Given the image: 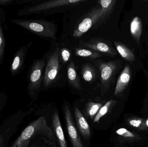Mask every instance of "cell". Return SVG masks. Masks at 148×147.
<instances>
[{"instance_id":"obj_1","label":"cell","mask_w":148,"mask_h":147,"mask_svg":"<svg viewBox=\"0 0 148 147\" xmlns=\"http://www.w3.org/2000/svg\"><path fill=\"white\" fill-rule=\"evenodd\" d=\"M37 137L51 147H56V139L54 133L42 116L30 123L9 147H27L32 140Z\"/></svg>"},{"instance_id":"obj_2","label":"cell","mask_w":148,"mask_h":147,"mask_svg":"<svg viewBox=\"0 0 148 147\" xmlns=\"http://www.w3.org/2000/svg\"><path fill=\"white\" fill-rule=\"evenodd\" d=\"M10 22L42 39L48 40L57 39V26L52 22L36 19H11Z\"/></svg>"},{"instance_id":"obj_3","label":"cell","mask_w":148,"mask_h":147,"mask_svg":"<svg viewBox=\"0 0 148 147\" xmlns=\"http://www.w3.org/2000/svg\"><path fill=\"white\" fill-rule=\"evenodd\" d=\"M89 60L100 71L101 93L103 96L114 83L116 75L121 68L122 62L120 59L108 62L100 59Z\"/></svg>"},{"instance_id":"obj_4","label":"cell","mask_w":148,"mask_h":147,"mask_svg":"<svg viewBox=\"0 0 148 147\" xmlns=\"http://www.w3.org/2000/svg\"><path fill=\"white\" fill-rule=\"evenodd\" d=\"M46 63L43 59L34 60L29 68L27 75V91L31 99H36L43 83Z\"/></svg>"},{"instance_id":"obj_5","label":"cell","mask_w":148,"mask_h":147,"mask_svg":"<svg viewBox=\"0 0 148 147\" xmlns=\"http://www.w3.org/2000/svg\"><path fill=\"white\" fill-rule=\"evenodd\" d=\"M27 115L23 110H17L6 118L0 125V147H9L11 138Z\"/></svg>"},{"instance_id":"obj_6","label":"cell","mask_w":148,"mask_h":147,"mask_svg":"<svg viewBox=\"0 0 148 147\" xmlns=\"http://www.w3.org/2000/svg\"><path fill=\"white\" fill-rule=\"evenodd\" d=\"M60 51V48L57 47L48 55L43 79V85L46 88L51 86L57 80L62 62Z\"/></svg>"},{"instance_id":"obj_7","label":"cell","mask_w":148,"mask_h":147,"mask_svg":"<svg viewBox=\"0 0 148 147\" xmlns=\"http://www.w3.org/2000/svg\"><path fill=\"white\" fill-rule=\"evenodd\" d=\"M85 1V0H53L48 1L42 3L34 4L21 9L18 11L17 15L19 16H23L33 14L47 9L75 5Z\"/></svg>"},{"instance_id":"obj_8","label":"cell","mask_w":148,"mask_h":147,"mask_svg":"<svg viewBox=\"0 0 148 147\" xmlns=\"http://www.w3.org/2000/svg\"><path fill=\"white\" fill-rule=\"evenodd\" d=\"M101 13V7L99 4H98L92 8L86 14L85 18L74 30V37L80 38L91 28L93 29H95Z\"/></svg>"},{"instance_id":"obj_9","label":"cell","mask_w":148,"mask_h":147,"mask_svg":"<svg viewBox=\"0 0 148 147\" xmlns=\"http://www.w3.org/2000/svg\"><path fill=\"white\" fill-rule=\"evenodd\" d=\"M79 46L109 57H114L118 54L117 51L109 44L108 41L100 38H92L87 41H81Z\"/></svg>"},{"instance_id":"obj_10","label":"cell","mask_w":148,"mask_h":147,"mask_svg":"<svg viewBox=\"0 0 148 147\" xmlns=\"http://www.w3.org/2000/svg\"><path fill=\"white\" fill-rule=\"evenodd\" d=\"M32 43L33 41H31L26 45H23L15 53L10 69V74L13 77L17 76L24 69L26 56Z\"/></svg>"},{"instance_id":"obj_11","label":"cell","mask_w":148,"mask_h":147,"mask_svg":"<svg viewBox=\"0 0 148 147\" xmlns=\"http://www.w3.org/2000/svg\"><path fill=\"white\" fill-rule=\"evenodd\" d=\"M132 69L128 64L124 66L116 82L114 92L115 96L122 97L132 78Z\"/></svg>"},{"instance_id":"obj_12","label":"cell","mask_w":148,"mask_h":147,"mask_svg":"<svg viewBox=\"0 0 148 147\" xmlns=\"http://www.w3.org/2000/svg\"><path fill=\"white\" fill-rule=\"evenodd\" d=\"M64 114L66 123L67 129L72 145L73 147H84L73 121L72 113L69 107L67 105L64 108Z\"/></svg>"},{"instance_id":"obj_13","label":"cell","mask_w":148,"mask_h":147,"mask_svg":"<svg viewBox=\"0 0 148 147\" xmlns=\"http://www.w3.org/2000/svg\"><path fill=\"white\" fill-rule=\"evenodd\" d=\"M116 2V0H101L97 1L98 4L101 7L102 13L96 25L95 29L97 28L100 25L106 23L113 13Z\"/></svg>"},{"instance_id":"obj_14","label":"cell","mask_w":148,"mask_h":147,"mask_svg":"<svg viewBox=\"0 0 148 147\" xmlns=\"http://www.w3.org/2000/svg\"><path fill=\"white\" fill-rule=\"evenodd\" d=\"M52 126L54 133L57 138L60 146L68 147L57 111H56L52 115Z\"/></svg>"},{"instance_id":"obj_15","label":"cell","mask_w":148,"mask_h":147,"mask_svg":"<svg viewBox=\"0 0 148 147\" xmlns=\"http://www.w3.org/2000/svg\"><path fill=\"white\" fill-rule=\"evenodd\" d=\"M74 112L77 127L83 138L88 140L91 135L89 125L78 108L75 107Z\"/></svg>"},{"instance_id":"obj_16","label":"cell","mask_w":148,"mask_h":147,"mask_svg":"<svg viewBox=\"0 0 148 147\" xmlns=\"http://www.w3.org/2000/svg\"><path fill=\"white\" fill-rule=\"evenodd\" d=\"M67 76L69 83L72 87L76 89H82L80 78L77 74L75 63L73 60H70L68 65Z\"/></svg>"},{"instance_id":"obj_17","label":"cell","mask_w":148,"mask_h":147,"mask_svg":"<svg viewBox=\"0 0 148 147\" xmlns=\"http://www.w3.org/2000/svg\"><path fill=\"white\" fill-rule=\"evenodd\" d=\"M130 31L133 39L139 45L143 33L142 21L139 16H135L132 19L130 22Z\"/></svg>"},{"instance_id":"obj_18","label":"cell","mask_w":148,"mask_h":147,"mask_svg":"<svg viewBox=\"0 0 148 147\" xmlns=\"http://www.w3.org/2000/svg\"><path fill=\"white\" fill-rule=\"evenodd\" d=\"M114 43L117 52L125 60L130 63L135 61V55L126 45L118 41H114Z\"/></svg>"},{"instance_id":"obj_19","label":"cell","mask_w":148,"mask_h":147,"mask_svg":"<svg viewBox=\"0 0 148 147\" xmlns=\"http://www.w3.org/2000/svg\"><path fill=\"white\" fill-rule=\"evenodd\" d=\"M81 73L84 80L88 83H92L96 80L97 73L95 66L90 63L83 65Z\"/></svg>"},{"instance_id":"obj_20","label":"cell","mask_w":148,"mask_h":147,"mask_svg":"<svg viewBox=\"0 0 148 147\" xmlns=\"http://www.w3.org/2000/svg\"><path fill=\"white\" fill-rule=\"evenodd\" d=\"M4 29H7L5 19L0 21V66L3 63L6 49V41Z\"/></svg>"},{"instance_id":"obj_21","label":"cell","mask_w":148,"mask_h":147,"mask_svg":"<svg viewBox=\"0 0 148 147\" xmlns=\"http://www.w3.org/2000/svg\"><path fill=\"white\" fill-rule=\"evenodd\" d=\"M75 54L77 57L87 58L88 60H96L103 57V55L100 53L94 51L84 48L76 47Z\"/></svg>"},{"instance_id":"obj_22","label":"cell","mask_w":148,"mask_h":147,"mask_svg":"<svg viewBox=\"0 0 148 147\" xmlns=\"http://www.w3.org/2000/svg\"><path fill=\"white\" fill-rule=\"evenodd\" d=\"M116 133L120 136L125 138L126 140L130 142L138 141L142 139L140 135L129 131L127 129L123 128L117 129L116 131Z\"/></svg>"},{"instance_id":"obj_23","label":"cell","mask_w":148,"mask_h":147,"mask_svg":"<svg viewBox=\"0 0 148 147\" xmlns=\"http://www.w3.org/2000/svg\"><path fill=\"white\" fill-rule=\"evenodd\" d=\"M127 123L130 126L142 131H148V128L145 123V120L139 117H132L128 118Z\"/></svg>"},{"instance_id":"obj_24","label":"cell","mask_w":148,"mask_h":147,"mask_svg":"<svg viewBox=\"0 0 148 147\" xmlns=\"http://www.w3.org/2000/svg\"><path fill=\"white\" fill-rule=\"evenodd\" d=\"M116 103H117V102L113 100H110L108 101L99 110L98 113H97L96 115L95 116V118H94V123L98 122L101 118L104 116L108 112L110 107L112 106V105H114Z\"/></svg>"},{"instance_id":"obj_25","label":"cell","mask_w":148,"mask_h":147,"mask_svg":"<svg viewBox=\"0 0 148 147\" xmlns=\"http://www.w3.org/2000/svg\"><path fill=\"white\" fill-rule=\"evenodd\" d=\"M102 107V104L100 103L93 102L88 103L86 106V112L91 120L95 118V116L96 115L99 110Z\"/></svg>"},{"instance_id":"obj_26","label":"cell","mask_w":148,"mask_h":147,"mask_svg":"<svg viewBox=\"0 0 148 147\" xmlns=\"http://www.w3.org/2000/svg\"><path fill=\"white\" fill-rule=\"evenodd\" d=\"M60 57L62 63L66 64L69 61L71 58V54L69 49L63 47L60 51Z\"/></svg>"},{"instance_id":"obj_27","label":"cell","mask_w":148,"mask_h":147,"mask_svg":"<svg viewBox=\"0 0 148 147\" xmlns=\"http://www.w3.org/2000/svg\"><path fill=\"white\" fill-rule=\"evenodd\" d=\"M8 96L4 91H0V115L7 104Z\"/></svg>"},{"instance_id":"obj_28","label":"cell","mask_w":148,"mask_h":147,"mask_svg":"<svg viewBox=\"0 0 148 147\" xmlns=\"http://www.w3.org/2000/svg\"><path fill=\"white\" fill-rule=\"evenodd\" d=\"M14 0H0V6L7 7L14 4Z\"/></svg>"},{"instance_id":"obj_29","label":"cell","mask_w":148,"mask_h":147,"mask_svg":"<svg viewBox=\"0 0 148 147\" xmlns=\"http://www.w3.org/2000/svg\"><path fill=\"white\" fill-rule=\"evenodd\" d=\"M5 12L2 8H0V21L5 19Z\"/></svg>"},{"instance_id":"obj_30","label":"cell","mask_w":148,"mask_h":147,"mask_svg":"<svg viewBox=\"0 0 148 147\" xmlns=\"http://www.w3.org/2000/svg\"><path fill=\"white\" fill-rule=\"evenodd\" d=\"M145 123H146V125L148 128V118L145 120Z\"/></svg>"},{"instance_id":"obj_31","label":"cell","mask_w":148,"mask_h":147,"mask_svg":"<svg viewBox=\"0 0 148 147\" xmlns=\"http://www.w3.org/2000/svg\"><path fill=\"white\" fill-rule=\"evenodd\" d=\"M143 1L147 2L148 3V0H142Z\"/></svg>"},{"instance_id":"obj_32","label":"cell","mask_w":148,"mask_h":147,"mask_svg":"<svg viewBox=\"0 0 148 147\" xmlns=\"http://www.w3.org/2000/svg\"><path fill=\"white\" fill-rule=\"evenodd\" d=\"M147 102H148V99L147 100Z\"/></svg>"},{"instance_id":"obj_33","label":"cell","mask_w":148,"mask_h":147,"mask_svg":"<svg viewBox=\"0 0 148 147\" xmlns=\"http://www.w3.org/2000/svg\"></svg>"}]
</instances>
